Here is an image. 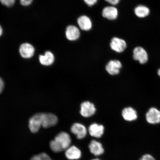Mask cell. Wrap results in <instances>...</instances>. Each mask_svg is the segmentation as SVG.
<instances>
[{"mask_svg": "<svg viewBox=\"0 0 160 160\" xmlns=\"http://www.w3.org/2000/svg\"><path fill=\"white\" fill-rule=\"evenodd\" d=\"M71 139L69 134L62 132L50 142V147L53 152L59 153L65 151L71 146Z\"/></svg>", "mask_w": 160, "mask_h": 160, "instance_id": "obj_1", "label": "cell"}, {"mask_svg": "<svg viewBox=\"0 0 160 160\" xmlns=\"http://www.w3.org/2000/svg\"><path fill=\"white\" fill-rule=\"evenodd\" d=\"M58 118L55 115L51 113H41L42 127L44 128H50L57 124Z\"/></svg>", "mask_w": 160, "mask_h": 160, "instance_id": "obj_2", "label": "cell"}, {"mask_svg": "<svg viewBox=\"0 0 160 160\" xmlns=\"http://www.w3.org/2000/svg\"><path fill=\"white\" fill-rule=\"evenodd\" d=\"M110 46L113 51L121 53L125 51L127 47V44L124 40L114 37L111 40Z\"/></svg>", "mask_w": 160, "mask_h": 160, "instance_id": "obj_3", "label": "cell"}, {"mask_svg": "<svg viewBox=\"0 0 160 160\" xmlns=\"http://www.w3.org/2000/svg\"><path fill=\"white\" fill-rule=\"evenodd\" d=\"M134 59L139 61L141 64H144L147 62L148 59V55L147 52L141 47H136L133 51Z\"/></svg>", "mask_w": 160, "mask_h": 160, "instance_id": "obj_4", "label": "cell"}, {"mask_svg": "<svg viewBox=\"0 0 160 160\" xmlns=\"http://www.w3.org/2000/svg\"><path fill=\"white\" fill-rule=\"evenodd\" d=\"M96 109L94 105L88 101L84 102L81 104L80 113L82 117L89 118L95 113Z\"/></svg>", "mask_w": 160, "mask_h": 160, "instance_id": "obj_5", "label": "cell"}, {"mask_svg": "<svg viewBox=\"0 0 160 160\" xmlns=\"http://www.w3.org/2000/svg\"><path fill=\"white\" fill-rule=\"evenodd\" d=\"M29 128L32 132L36 133L42 127L41 113L36 114L29 119Z\"/></svg>", "mask_w": 160, "mask_h": 160, "instance_id": "obj_6", "label": "cell"}, {"mask_svg": "<svg viewBox=\"0 0 160 160\" xmlns=\"http://www.w3.org/2000/svg\"><path fill=\"white\" fill-rule=\"evenodd\" d=\"M146 117L147 121L150 124H155L160 122V111L155 108L150 109Z\"/></svg>", "mask_w": 160, "mask_h": 160, "instance_id": "obj_7", "label": "cell"}, {"mask_svg": "<svg viewBox=\"0 0 160 160\" xmlns=\"http://www.w3.org/2000/svg\"><path fill=\"white\" fill-rule=\"evenodd\" d=\"M65 35L67 38L70 41H77L81 35L79 29L75 25H70L66 30Z\"/></svg>", "mask_w": 160, "mask_h": 160, "instance_id": "obj_8", "label": "cell"}, {"mask_svg": "<svg viewBox=\"0 0 160 160\" xmlns=\"http://www.w3.org/2000/svg\"><path fill=\"white\" fill-rule=\"evenodd\" d=\"M19 51L22 57L29 59L33 57L35 52V48L31 44L26 43L20 46Z\"/></svg>", "mask_w": 160, "mask_h": 160, "instance_id": "obj_9", "label": "cell"}, {"mask_svg": "<svg viewBox=\"0 0 160 160\" xmlns=\"http://www.w3.org/2000/svg\"><path fill=\"white\" fill-rule=\"evenodd\" d=\"M102 15L105 18L113 21L117 18L118 16V11L117 8L114 6H108L103 9Z\"/></svg>", "mask_w": 160, "mask_h": 160, "instance_id": "obj_10", "label": "cell"}, {"mask_svg": "<svg viewBox=\"0 0 160 160\" xmlns=\"http://www.w3.org/2000/svg\"><path fill=\"white\" fill-rule=\"evenodd\" d=\"M71 132L75 135L78 139H82L87 134V130L83 125L79 123H75L72 125Z\"/></svg>", "mask_w": 160, "mask_h": 160, "instance_id": "obj_11", "label": "cell"}, {"mask_svg": "<svg viewBox=\"0 0 160 160\" xmlns=\"http://www.w3.org/2000/svg\"><path fill=\"white\" fill-rule=\"evenodd\" d=\"M122 67L121 62L118 60H111L106 66V69L109 74L114 75L119 73Z\"/></svg>", "mask_w": 160, "mask_h": 160, "instance_id": "obj_12", "label": "cell"}, {"mask_svg": "<svg viewBox=\"0 0 160 160\" xmlns=\"http://www.w3.org/2000/svg\"><path fill=\"white\" fill-rule=\"evenodd\" d=\"M77 23L80 28L83 31H89L92 27V23L91 19L86 15L80 16L78 18Z\"/></svg>", "mask_w": 160, "mask_h": 160, "instance_id": "obj_13", "label": "cell"}, {"mask_svg": "<svg viewBox=\"0 0 160 160\" xmlns=\"http://www.w3.org/2000/svg\"><path fill=\"white\" fill-rule=\"evenodd\" d=\"M65 155L69 160H78L81 158L82 153L78 148L75 146H71L65 150Z\"/></svg>", "mask_w": 160, "mask_h": 160, "instance_id": "obj_14", "label": "cell"}, {"mask_svg": "<svg viewBox=\"0 0 160 160\" xmlns=\"http://www.w3.org/2000/svg\"><path fill=\"white\" fill-rule=\"evenodd\" d=\"M104 131V127L103 125L97 123H93L90 126L89 132L92 137L99 138L103 135Z\"/></svg>", "mask_w": 160, "mask_h": 160, "instance_id": "obj_15", "label": "cell"}, {"mask_svg": "<svg viewBox=\"0 0 160 160\" xmlns=\"http://www.w3.org/2000/svg\"><path fill=\"white\" fill-rule=\"evenodd\" d=\"M89 148L91 152L95 156L101 155L104 152L101 143L95 140L91 141L89 145Z\"/></svg>", "mask_w": 160, "mask_h": 160, "instance_id": "obj_16", "label": "cell"}, {"mask_svg": "<svg viewBox=\"0 0 160 160\" xmlns=\"http://www.w3.org/2000/svg\"><path fill=\"white\" fill-rule=\"evenodd\" d=\"M122 115L126 121H132L137 119L138 115L137 112L133 108H126L122 112Z\"/></svg>", "mask_w": 160, "mask_h": 160, "instance_id": "obj_17", "label": "cell"}, {"mask_svg": "<svg viewBox=\"0 0 160 160\" xmlns=\"http://www.w3.org/2000/svg\"><path fill=\"white\" fill-rule=\"evenodd\" d=\"M40 63L45 66H49L52 64L55 60V57L51 52H46L44 55L39 57Z\"/></svg>", "mask_w": 160, "mask_h": 160, "instance_id": "obj_18", "label": "cell"}, {"mask_svg": "<svg viewBox=\"0 0 160 160\" xmlns=\"http://www.w3.org/2000/svg\"><path fill=\"white\" fill-rule=\"evenodd\" d=\"M134 12L137 17L144 18L149 15L150 10L148 8L145 6L139 5L135 8Z\"/></svg>", "mask_w": 160, "mask_h": 160, "instance_id": "obj_19", "label": "cell"}, {"mask_svg": "<svg viewBox=\"0 0 160 160\" xmlns=\"http://www.w3.org/2000/svg\"><path fill=\"white\" fill-rule=\"evenodd\" d=\"M30 160H52L51 157L45 153H42L33 156Z\"/></svg>", "mask_w": 160, "mask_h": 160, "instance_id": "obj_20", "label": "cell"}, {"mask_svg": "<svg viewBox=\"0 0 160 160\" xmlns=\"http://www.w3.org/2000/svg\"><path fill=\"white\" fill-rule=\"evenodd\" d=\"M15 0H0L2 4L8 7H11L14 4Z\"/></svg>", "mask_w": 160, "mask_h": 160, "instance_id": "obj_21", "label": "cell"}, {"mask_svg": "<svg viewBox=\"0 0 160 160\" xmlns=\"http://www.w3.org/2000/svg\"><path fill=\"white\" fill-rule=\"evenodd\" d=\"M83 1L89 7H92L97 2L98 0H83Z\"/></svg>", "mask_w": 160, "mask_h": 160, "instance_id": "obj_22", "label": "cell"}, {"mask_svg": "<svg viewBox=\"0 0 160 160\" xmlns=\"http://www.w3.org/2000/svg\"><path fill=\"white\" fill-rule=\"evenodd\" d=\"M139 160H155L152 156L149 154H145Z\"/></svg>", "mask_w": 160, "mask_h": 160, "instance_id": "obj_23", "label": "cell"}, {"mask_svg": "<svg viewBox=\"0 0 160 160\" xmlns=\"http://www.w3.org/2000/svg\"><path fill=\"white\" fill-rule=\"evenodd\" d=\"M33 0H20L21 4L23 6H27L32 3Z\"/></svg>", "mask_w": 160, "mask_h": 160, "instance_id": "obj_24", "label": "cell"}, {"mask_svg": "<svg viewBox=\"0 0 160 160\" xmlns=\"http://www.w3.org/2000/svg\"><path fill=\"white\" fill-rule=\"evenodd\" d=\"M105 1L110 4L112 5H116L118 4L121 0H105Z\"/></svg>", "mask_w": 160, "mask_h": 160, "instance_id": "obj_25", "label": "cell"}, {"mask_svg": "<svg viewBox=\"0 0 160 160\" xmlns=\"http://www.w3.org/2000/svg\"><path fill=\"white\" fill-rule=\"evenodd\" d=\"M4 87V83L3 80L0 77V93L2 92Z\"/></svg>", "mask_w": 160, "mask_h": 160, "instance_id": "obj_26", "label": "cell"}, {"mask_svg": "<svg viewBox=\"0 0 160 160\" xmlns=\"http://www.w3.org/2000/svg\"><path fill=\"white\" fill-rule=\"evenodd\" d=\"M3 33V30L1 26L0 25V36H1Z\"/></svg>", "mask_w": 160, "mask_h": 160, "instance_id": "obj_27", "label": "cell"}, {"mask_svg": "<svg viewBox=\"0 0 160 160\" xmlns=\"http://www.w3.org/2000/svg\"><path fill=\"white\" fill-rule=\"evenodd\" d=\"M158 75L160 77V69L158 70Z\"/></svg>", "mask_w": 160, "mask_h": 160, "instance_id": "obj_28", "label": "cell"}, {"mask_svg": "<svg viewBox=\"0 0 160 160\" xmlns=\"http://www.w3.org/2000/svg\"><path fill=\"white\" fill-rule=\"evenodd\" d=\"M92 160H100V159H92Z\"/></svg>", "mask_w": 160, "mask_h": 160, "instance_id": "obj_29", "label": "cell"}]
</instances>
